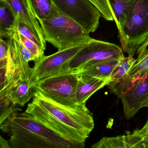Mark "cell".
I'll return each mask as SVG.
<instances>
[{
	"mask_svg": "<svg viewBox=\"0 0 148 148\" xmlns=\"http://www.w3.org/2000/svg\"><path fill=\"white\" fill-rule=\"evenodd\" d=\"M10 136V148H84L85 143L66 138L24 112H16L1 125Z\"/></svg>",
	"mask_w": 148,
	"mask_h": 148,
	"instance_id": "1",
	"label": "cell"
},
{
	"mask_svg": "<svg viewBox=\"0 0 148 148\" xmlns=\"http://www.w3.org/2000/svg\"><path fill=\"white\" fill-rule=\"evenodd\" d=\"M46 41L62 50L87 43L90 33L54 5L49 16L39 21Z\"/></svg>",
	"mask_w": 148,
	"mask_h": 148,
	"instance_id": "2",
	"label": "cell"
},
{
	"mask_svg": "<svg viewBox=\"0 0 148 148\" xmlns=\"http://www.w3.org/2000/svg\"><path fill=\"white\" fill-rule=\"evenodd\" d=\"M32 101L58 120L75 130L85 140L95 127L92 113L87 107L75 109L60 105L46 98L37 90Z\"/></svg>",
	"mask_w": 148,
	"mask_h": 148,
	"instance_id": "3",
	"label": "cell"
},
{
	"mask_svg": "<svg viewBox=\"0 0 148 148\" xmlns=\"http://www.w3.org/2000/svg\"><path fill=\"white\" fill-rule=\"evenodd\" d=\"M78 81L77 73L68 72L41 80L34 86L46 98L60 105L75 109L86 108V105L75 103Z\"/></svg>",
	"mask_w": 148,
	"mask_h": 148,
	"instance_id": "4",
	"label": "cell"
},
{
	"mask_svg": "<svg viewBox=\"0 0 148 148\" xmlns=\"http://www.w3.org/2000/svg\"><path fill=\"white\" fill-rule=\"evenodd\" d=\"M124 57L122 49L118 45L90 38L86 46L63 66L61 74L76 72L88 63L104 60H122Z\"/></svg>",
	"mask_w": 148,
	"mask_h": 148,
	"instance_id": "5",
	"label": "cell"
},
{
	"mask_svg": "<svg viewBox=\"0 0 148 148\" xmlns=\"http://www.w3.org/2000/svg\"><path fill=\"white\" fill-rule=\"evenodd\" d=\"M88 43L58 50L55 54L44 56L37 60L32 68L29 79L30 84L34 85L41 80L61 74L63 66L71 61Z\"/></svg>",
	"mask_w": 148,
	"mask_h": 148,
	"instance_id": "6",
	"label": "cell"
},
{
	"mask_svg": "<svg viewBox=\"0 0 148 148\" xmlns=\"http://www.w3.org/2000/svg\"><path fill=\"white\" fill-rule=\"evenodd\" d=\"M52 1L60 10L89 33H93L97 29L101 15L98 9L90 0Z\"/></svg>",
	"mask_w": 148,
	"mask_h": 148,
	"instance_id": "7",
	"label": "cell"
},
{
	"mask_svg": "<svg viewBox=\"0 0 148 148\" xmlns=\"http://www.w3.org/2000/svg\"><path fill=\"white\" fill-rule=\"evenodd\" d=\"M148 32V0H136L119 36L123 52Z\"/></svg>",
	"mask_w": 148,
	"mask_h": 148,
	"instance_id": "8",
	"label": "cell"
},
{
	"mask_svg": "<svg viewBox=\"0 0 148 148\" xmlns=\"http://www.w3.org/2000/svg\"><path fill=\"white\" fill-rule=\"evenodd\" d=\"M148 73V48L137 61L127 74L117 81L110 82L108 86L110 91L116 96H120L139 83Z\"/></svg>",
	"mask_w": 148,
	"mask_h": 148,
	"instance_id": "9",
	"label": "cell"
},
{
	"mask_svg": "<svg viewBox=\"0 0 148 148\" xmlns=\"http://www.w3.org/2000/svg\"><path fill=\"white\" fill-rule=\"evenodd\" d=\"M25 112L64 137L74 141L85 143L86 140L75 130L58 120L34 101L28 104Z\"/></svg>",
	"mask_w": 148,
	"mask_h": 148,
	"instance_id": "10",
	"label": "cell"
},
{
	"mask_svg": "<svg viewBox=\"0 0 148 148\" xmlns=\"http://www.w3.org/2000/svg\"><path fill=\"white\" fill-rule=\"evenodd\" d=\"M9 49L7 57L6 70L10 81L19 78L29 80L32 71L29 62L23 57L17 41L8 37Z\"/></svg>",
	"mask_w": 148,
	"mask_h": 148,
	"instance_id": "11",
	"label": "cell"
},
{
	"mask_svg": "<svg viewBox=\"0 0 148 148\" xmlns=\"http://www.w3.org/2000/svg\"><path fill=\"white\" fill-rule=\"evenodd\" d=\"M148 97V73L143 79L120 97L123 106L124 116L130 120L141 109Z\"/></svg>",
	"mask_w": 148,
	"mask_h": 148,
	"instance_id": "12",
	"label": "cell"
},
{
	"mask_svg": "<svg viewBox=\"0 0 148 148\" xmlns=\"http://www.w3.org/2000/svg\"><path fill=\"white\" fill-rule=\"evenodd\" d=\"M13 10L16 18L23 23L31 30L41 43L43 50L46 49V41L42 34L39 21L29 9L27 0H5Z\"/></svg>",
	"mask_w": 148,
	"mask_h": 148,
	"instance_id": "13",
	"label": "cell"
},
{
	"mask_svg": "<svg viewBox=\"0 0 148 148\" xmlns=\"http://www.w3.org/2000/svg\"><path fill=\"white\" fill-rule=\"evenodd\" d=\"M78 81L76 90L75 103L79 106H85L88 99L96 91L110 83L109 80H103L89 76L77 73Z\"/></svg>",
	"mask_w": 148,
	"mask_h": 148,
	"instance_id": "14",
	"label": "cell"
},
{
	"mask_svg": "<svg viewBox=\"0 0 148 148\" xmlns=\"http://www.w3.org/2000/svg\"><path fill=\"white\" fill-rule=\"evenodd\" d=\"M122 60H104L88 63L75 73L110 81L113 71L120 64Z\"/></svg>",
	"mask_w": 148,
	"mask_h": 148,
	"instance_id": "15",
	"label": "cell"
},
{
	"mask_svg": "<svg viewBox=\"0 0 148 148\" xmlns=\"http://www.w3.org/2000/svg\"><path fill=\"white\" fill-rule=\"evenodd\" d=\"M36 89L32 85L29 80H19L11 89L10 94L11 103L14 105L23 107L33 99Z\"/></svg>",
	"mask_w": 148,
	"mask_h": 148,
	"instance_id": "16",
	"label": "cell"
},
{
	"mask_svg": "<svg viewBox=\"0 0 148 148\" xmlns=\"http://www.w3.org/2000/svg\"><path fill=\"white\" fill-rule=\"evenodd\" d=\"M136 0H109L114 15V21L119 32L122 33L123 26Z\"/></svg>",
	"mask_w": 148,
	"mask_h": 148,
	"instance_id": "17",
	"label": "cell"
},
{
	"mask_svg": "<svg viewBox=\"0 0 148 148\" xmlns=\"http://www.w3.org/2000/svg\"><path fill=\"white\" fill-rule=\"evenodd\" d=\"M124 136L127 148H148V117L146 124L141 129Z\"/></svg>",
	"mask_w": 148,
	"mask_h": 148,
	"instance_id": "18",
	"label": "cell"
},
{
	"mask_svg": "<svg viewBox=\"0 0 148 148\" xmlns=\"http://www.w3.org/2000/svg\"><path fill=\"white\" fill-rule=\"evenodd\" d=\"M30 11L38 21L47 17L53 8L52 0H27Z\"/></svg>",
	"mask_w": 148,
	"mask_h": 148,
	"instance_id": "19",
	"label": "cell"
},
{
	"mask_svg": "<svg viewBox=\"0 0 148 148\" xmlns=\"http://www.w3.org/2000/svg\"><path fill=\"white\" fill-rule=\"evenodd\" d=\"M8 37L13 38L22 43L36 57L37 60L44 56V51L36 43L23 36L16 29L12 28L8 30Z\"/></svg>",
	"mask_w": 148,
	"mask_h": 148,
	"instance_id": "20",
	"label": "cell"
},
{
	"mask_svg": "<svg viewBox=\"0 0 148 148\" xmlns=\"http://www.w3.org/2000/svg\"><path fill=\"white\" fill-rule=\"evenodd\" d=\"M15 21V16L8 3L5 0L0 1V28L8 31Z\"/></svg>",
	"mask_w": 148,
	"mask_h": 148,
	"instance_id": "21",
	"label": "cell"
},
{
	"mask_svg": "<svg viewBox=\"0 0 148 148\" xmlns=\"http://www.w3.org/2000/svg\"><path fill=\"white\" fill-rule=\"evenodd\" d=\"M13 87L0 99V127L4 121L14 113L22 110L19 106L12 104L10 101V92Z\"/></svg>",
	"mask_w": 148,
	"mask_h": 148,
	"instance_id": "22",
	"label": "cell"
},
{
	"mask_svg": "<svg viewBox=\"0 0 148 148\" xmlns=\"http://www.w3.org/2000/svg\"><path fill=\"white\" fill-rule=\"evenodd\" d=\"M136 61L137 59H135L134 56L130 55H129L127 57H124L120 64L113 71L110 79V82L117 81L123 78L127 74Z\"/></svg>",
	"mask_w": 148,
	"mask_h": 148,
	"instance_id": "23",
	"label": "cell"
},
{
	"mask_svg": "<svg viewBox=\"0 0 148 148\" xmlns=\"http://www.w3.org/2000/svg\"><path fill=\"white\" fill-rule=\"evenodd\" d=\"M92 148H127L124 135L103 137L91 146Z\"/></svg>",
	"mask_w": 148,
	"mask_h": 148,
	"instance_id": "24",
	"label": "cell"
},
{
	"mask_svg": "<svg viewBox=\"0 0 148 148\" xmlns=\"http://www.w3.org/2000/svg\"><path fill=\"white\" fill-rule=\"evenodd\" d=\"M148 48V32L140 39L136 41L128 49L126 53L134 56L136 53L138 57L142 55Z\"/></svg>",
	"mask_w": 148,
	"mask_h": 148,
	"instance_id": "25",
	"label": "cell"
},
{
	"mask_svg": "<svg viewBox=\"0 0 148 148\" xmlns=\"http://www.w3.org/2000/svg\"><path fill=\"white\" fill-rule=\"evenodd\" d=\"M101 12V15L108 21H114L115 17L109 0H90Z\"/></svg>",
	"mask_w": 148,
	"mask_h": 148,
	"instance_id": "26",
	"label": "cell"
},
{
	"mask_svg": "<svg viewBox=\"0 0 148 148\" xmlns=\"http://www.w3.org/2000/svg\"><path fill=\"white\" fill-rule=\"evenodd\" d=\"M12 28L17 29L23 36L36 43L43 51H45L43 50L41 43L40 42L39 39L34 34L31 30L26 24L20 21L17 18H16L15 22Z\"/></svg>",
	"mask_w": 148,
	"mask_h": 148,
	"instance_id": "27",
	"label": "cell"
},
{
	"mask_svg": "<svg viewBox=\"0 0 148 148\" xmlns=\"http://www.w3.org/2000/svg\"><path fill=\"white\" fill-rule=\"evenodd\" d=\"M6 67L0 70V99L4 96L20 80L17 79L10 81L7 75Z\"/></svg>",
	"mask_w": 148,
	"mask_h": 148,
	"instance_id": "28",
	"label": "cell"
},
{
	"mask_svg": "<svg viewBox=\"0 0 148 148\" xmlns=\"http://www.w3.org/2000/svg\"><path fill=\"white\" fill-rule=\"evenodd\" d=\"M8 41H5L3 39L0 43V60L8 57Z\"/></svg>",
	"mask_w": 148,
	"mask_h": 148,
	"instance_id": "29",
	"label": "cell"
},
{
	"mask_svg": "<svg viewBox=\"0 0 148 148\" xmlns=\"http://www.w3.org/2000/svg\"><path fill=\"white\" fill-rule=\"evenodd\" d=\"M0 148H10L8 142L0 135Z\"/></svg>",
	"mask_w": 148,
	"mask_h": 148,
	"instance_id": "30",
	"label": "cell"
},
{
	"mask_svg": "<svg viewBox=\"0 0 148 148\" xmlns=\"http://www.w3.org/2000/svg\"><path fill=\"white\" fill-rule=\"evenodd\" d=\"M8 31L0 28V43L3 38L8 37Z\"/></svg>",
	"mask_w": 148,
	"mask_h": 148,
	"instance_id": "31",
	"label": "cell"
},
{
	"mask_svg": "<svg viewBox=\"0 0 148 148\" xmlns=\"http://www.w3.org/2000/svg\"><path fill=\"white\" fill-rule=\"evenodd\" d=\"M7 63V57L5 59L0 60V70L6 66Z\"/></svg>",
	"mask_w": 148,
	"mask_h": 148,
	"instance_id": "32",
	"label": "cell"
},
{
	"mask_svg": "<svg viewBox=\"0 0 148 148\" xmlns=\"http://www.w3.org/2000/svg\"><path fill=\"white\" fill-rule=\"evenodd\" d=\"M143 107H148V97L147 98V100L144 101L143 103V104L142 105L141 108Z\"/></svg>",
	"mask_w": 148,
	"mask_h": 148,
	"instance_id": "33",
	"label": "cell"
},
{
	"mask_svg": "<svg viewBox=\"0 0 148 148\" xmlns=\"http://www.w3.org/2000/svg\"><path fill=\"white\" fill-rule=\"evenodd\" d=\"M0 1H1V0H0Z\"/></svg>",
	"mask_w": 148,
	"mask_h": 148,
	"instance_id": "34",
	"label": "cell"
}]
</instances>
